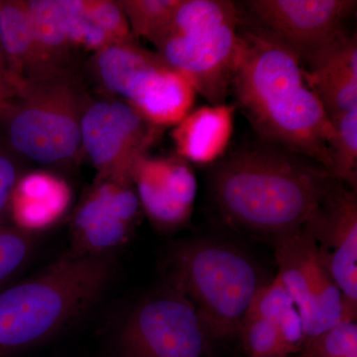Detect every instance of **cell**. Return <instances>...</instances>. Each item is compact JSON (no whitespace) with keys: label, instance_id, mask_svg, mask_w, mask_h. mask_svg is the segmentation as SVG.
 Instances as JSON below:
<instances>
[{"label":"cell","instance_id":"11","mask_svg":"<svg viewBox=\"0 0 357 357\" xmlns=\"http://www.w3.org/2000/svg\"><path fill=\"white\" fill-rule=\"evenodd\" d=\"M274 243L277 275L299 312L304 342L342 321H351L345 312L342 292L309 232L302 227Z\"/></svg>","mask_w":357,"mask_h":357},{"label":"cell","instance_id":"28","mask_svg":"<svg viewBox=\"0 0 357 357\" xmlns=\"http://www.w3.org/2000/svg\"><path fill=\"white\" fill-rule=\"evenodd\" d=\"M21 177L15 160L0 149V220L9 211L16 185Z\"/></svg>","mask_w":357,"mask_h":357},{"label":"cell","instance_id":"29","mask_svg":"<svg viewBox=\"0 0 357 357\" xmlns=\"http://www.w3.org/2000/svg\"><path fill=\"white\" fill-rule=\"evenodd\" d=\"M20 84L9 69L6 56L0 45V107L14 100L18 95Z\"/></svg>","mask_w":357,"mask_h":357},{"label":"cell","instance_id":"24","mask_svg":"<svg viewBox=\"0 0 357 357\" xmlns=\"http://www.w3.org/2000/svg\"><path fill=\"white\" fill-rule=\"evenodd\" d=\"M302 357H357L356 321H344L301 347Z\"/></svg>","mask_w":357,"mask_h":357},{"label":"cell","instance_id":"21","mask_svg":"<svg viewBox=\"0 0 357 357\" xmlns=\"http://www.w3.org/2000/svg\"><path fill=\"white\" fill-rule=\"evenodd\" d=\"M333 133L328 141L332 172L340 182L356 190L357 107L330 119Z\"/></svg>","mask_w":357,"mask_h":357},{"label":"cell","instance_id":"23","mask_svg":"<svg viewBox=\"0 0 357 357\" xmlns=\"http://www.w3.org/2000/svg\"><path fill=\"white\" fill-rule=\"evenodd\" d=\"M66 31L74 48L98 52L114 45L107 34L96 27L84 13L83 0H57Z\"/></svg>","mask_w":357,"mask_h":357},{"label":"cell","instance_id":"5","mask_svg":"<svg viewBox=\"0 0 357 357\" xmlns=\"http://www.w3.org/2000/svg\"><path fill=\"white\" fill-rule=\"evenodd\" d=\"M241 9L229 0H181L151 42L210 105L225 103L239 44Z\"/></svg>","mask_w":357,"mask_h":357},{"label":"cell","instance_id":"17","mask_svg":"<svg viewBox=\"0 0 357 357\" xmlns=\"http://www.w3.org/2000/svg\"><path fill=\"white\" fill-rule=\"evenodd\" d=\"M70 199L64 181L46 172L30 173L18 181L9 211L16 227L34 234L62 217Z\"/></svg>","mask_w":357,"mask_h":357},{"label":"cell","instance_id":"19","mask_svg":"<svg viewBox=\"0 0 357 357\" xmlns=\"http://www.w3.org/2000/svg\"><path fill=\"white\" fill-rule=\"evenodd\" d=\"M25 3L44 76L68 70L75 48L66 31L57 0H28Z\"/></svg>","mask_w":357,"mask_h":357},{"label":"cell","instance_id":"15","mask_svg":"<svg viewBox=\"0 0 357 357\" xmlns=\"http://www.w3.org/2000/svg\"><path fill=\"white\" fill-rule=\"evenodd\" d=\"M305 81L328 119L357 107V39L340 33L303 66Z\"/></svg>","mask_w":357,"mask_h":357},{"label":"cell","instance_id":"27","mask_svg":"<svg viewBox=\"0 0 357 357\" xmlns=\"http://www.w3.org/2000/svg\"><path fill=\"white\" fill-rule=\"evenodd\" d=\"M83 8L89 20L107 33L114 44L136 42L119 1L83 0Z\"/></svg>","mask_w":357,"mask_h":357},{"label":"cell","instance_id":"1","mask_svg":"<svg viewBox=\"0 0 357 357\" xmlns=\"http://www.w3.org/2000/svg\"><path fill=\"white\" fill-rule=\"evenodd\" d=\"M337 181L314 160L260 140L220 160L211 189L223 222L275 243L302 229Z\"/></svg>","mask_w":357,"mask_h":357},{"label":"cell","instance_id":"14","mask_svg":"<svg viewBox=\"0 0 357 357\" xmlns=\"http://www.w3.org/2000/svg\"><path fill=\"white\" fill-rule=\"evenodd\" d=\"M141 208L155 227L172 230L191 218L198 184L192 167L180 157H141L133 168Z\"/></svg>","mask_w":357,"mask_h":357},{"label":"cell","instance_id":"6","mask_svg":"<svg viewBox=\"0 0 357 357\" xmlns=\"http://www.w3.org/2000/svg\"><path fill=\"white\" fill-rule=\"evenodd\" d=\"M86 93L69 70L21 84L0 107L7 137L18 153L45 165L69 163L81 150Z\"/></svg>","mask_w":357,"mask_h":357},{"label":"cell","instance_id":"22","mask_svg":"<svg viewBox=\"0 0 357 357\" xmlns=\"http://www.w3.org/2000/svg\"><path fill=\"white\" fill-rule=\"evenodd\" d=\"M181 0H123L119 1L134 37L153 41L172 20Z\"/></svg>","mask_w":357,"mask_h":357},{"label":"cell","instance_id":"12","mask_svg":"<svg viewBox=\"0 0 357 357\" xmlns=\"http://www.w3.org/2000/svg\"><path fill=\"white\" fill-rule=\"evenodd\" d=\"M141 211L133 183L98 176L73 215L70 251L112 257L130 241Z\"/></svg>","mask_w":357,"mask_h":357},{"label":"cell","instance_id":"26","mask_svg":"<svg viewBox=\"0 0 357 357\" xmlns=\"http://www.w3.org/2000/svg\"><path fill=\"white\" fill-rule=\"evenodd\" d=\"M238 337L243 344V357H288L276 328L262 319H244Z\"/></svg>","mask_w":357,"mask_h":357},{"label":"cell","instance_id":"2","mask_svg":"<svg viewBox=\"0 0 357 357\" xmlns=\"http://www.w3.org/2000/svg\"><path fill=\"white\" fill-rule=\"evenodd\" d=\"M230 89L260 140L309 157L332 172V123L307 86L299 58L241 17Z\"/></svg>","mask_w":357,"mask_h":357},{"label":"cell","instance_id":"20","mask_svg":"<svg viewBox=\"0 0 357 357\" xmlns=\"http://www.w3.org/2000/svg\"><path fill=\"white\" fill-rule=\"evenodd\" d=\"M244 319L269 321L276 328L282 344L290 356L301 351L304 342L302 321L278 275L256 292Z\"/></svg>","mask_w":357,"mask_h":357},{"label":"cell","instance_id":"25","mask_svg":"<svg viewBox=\"0 0 357 357\" xmlns=\"http://www.w3.org/2000/svg\"><path fill=\"white\" fill-rule=\"evenodd\" d=\"M34 234L14 227H0V286L27 264L35 248Z\"/></svg>","mask_w":357,"mask_h":357},{"label":"cell","instance_id":"4","mask_svg":"<svg viewBox=\"0 0 357 357\" xmlns=\"http://www.w3.org/2000/svg\"><path fill=\"white\" fill-rule=\"evenodd\" d=\"M167 269L168 285L191 302L213 342L238 337L251 301L266 283L248 253L210 237L178 244Z\"/></svg>","mask_w":357,"mask_h":357},{"label":"cell","instance_id":"13","mask_svg":"<svg viewBox=\"0 0 357 357\" xmlns=\"http://www.w3.org/2000/svg\"><path fill=\"white\" fill-rule=\"evenodd\" d=\"M303 229L314 239L321 261L340 288L347 318L356 321V190L337 181Z\"/></svg>","mask_w":357,"mask_h":357},{"label":"cell","instance_id":"10","mask_svg":"<svg viewBox=\"0 0 357 357\" xmlns=\"http://www.w3.org/2000/svg\"><path fill=\"white\" fill-rule=\"evenodd\" d=\"M161 131L123 100L96 98L84 105L81 144L98 176L133 183L136 162L147 155Z\"/></svg>","mask_w":357,"mask_h":357},{"label":"cell","instance_id":"7","mask_svg":"<svg viewBox=\"0 0 357 357\" xmlns=\"http://www.w3.org/2000/svg\"><path fill=\"white\" fill-rule=\"evenodd\" d=\"M91 65L103 88L157 128L176 126L192 110L197 93L190 82L136 42L96 52Z\"/></svg>","mask_w":357,"mask_h":357},{"label":"cell","instance_id":"9","mask_svg":"<svg viewBox=\"0 0 357 357\" xmlns=\"http://www.w3.org/2000/svg\"><path fill=\"white\" fill-rule=\"evenodd\" d=\"M356 0H248L241 22L295 54L304 66L344 31Z\"/></svg>","mask_w":357,"mask_h":357},{"label":"cell","instance_id":"18","mask_svg":"<svg viewBox=\"0 0 357 357\" xmlns=\"http://www.w3.org/2000/svg\"><path fill=\"white\" fill-rule=\"evenodd\" d=\"M0 45L20 88L45 77L25 1L0 0Z\"/></svg>","mask_w":357,"mask_h":357},{"label":"cell","instance_id":"3","mask_svg":"<svg viewBox=\"0 0 357 357\" xmlns=\"http://www.w3.org/2000/svg\"><path fill=\"white\" fill-rule=\"evenodd\" d=\"M112 257L68 251L41 273L0 293V352L28 349L74 323L112 278Z\"/></svg>","mask_w":357,"mask_h":357},{"label":"cell","instance_id":"8","mask_svg":"<svg viewBox=\"0 0 357 357\" xmlns=\"http://www.w3.org/2000/svg\"><path fill=\"white\" fill-rule=\"evenodd\" d=\"M213 342L191 302L167 285L124 317L115 351L116 357H211Z\"/></svg>","mask_w":357,"mask_h":357},{"label":"cell","instance_id":"16","mask_svg":"<svg viewBox=\"0 0 357 357\" xmlns=\"http://www.w3.org/2000/svg\"><path fill=\"white\" fill-rule=\"evenodd\" d=\"M234 112L227 103L192 110L171 133L178 157L198 165L222 158L234 133Z\"/></svg>","mask_w":357,"mask_h":357}]
</instances>
